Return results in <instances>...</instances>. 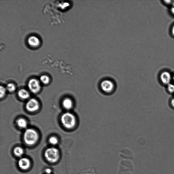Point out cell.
<instances>
[{
  "mask_svg": "<svg viewBox=\"0 0 174 174\" xmlns=\"http://www.w3.org/2000/svg\"><path fill=\"white\" fill-rule=\"evenodd\" d=\"M24 139L26 144L33 145L36 144L38 141L39 135L35 130L33 128H28L24 132Z\"/></svg>",
  "mask_w": 174,
  "mask_h": 174,
  "instance_id": "1",
  "label": "cell"
},
{
  "mask_svg": "<svg viewBox=\"0 0 174 174\" xmlns=\"http://www.w3.org/2000/svg\"><path fill=\"white\" fill-rule=\"evenodd\" d=\"M61 123L66 128H74L76 124V118L71 113H65L62 115L61 117Z\"/></svg>",
  "mask_w": 174,
  "mask_h": 174,
  "instance_id": "2",
  "label": "cell"
},
{
  "mask_svg": "<svg viewBox=\"0 0 174 174\" xmlns=\"http://www.w3.org/2000/svg\"><path fill=\"white\" fill-rule=\"evenodd\" d=\"M45 156L49 162L55 163L58 161L60 158V152L56 148H48L45 151Z\"/></svg>",
  "mask_w": 174,
  "mask_h": 174,
  "instance_id": "3",
  "label": "cell"
},
{
  "mask_svg": "<svg viewBox=\"0 0 174 174\" xmlns=\"http://www.w3.org/2000/svg\"><path fill=\"white\" fill-rule=\"evenodd\" d=\"M28 85L30 91L34 94L39 92L41 88L39 81L35 79H30Z\"/></svg>",
  "mask_w": 174,
  "mask_h": 174,
  "instance_id": "4",
  "label": "cell"
},
{
  "mask_svg": "<svg viewBox=\"0 0 174 174\" xmlns=\"http://www.w3.org/2000/svg\"><path fill=\"white\" fill-rule=\"evenodd\" d=\"M101 88L104 92L110 93L113 91L114 88V84L110 80H104L101 83Z\"/></svg>",
  "mask_w": 174,
  "mask_h": 174,
  "instance_id": "5",
  "label": "cell"
},
{
  "mask_svg": "<svg viewBox=\"0 0 174 174\" xmlns=\"http://www.w3.org/2000/svg\"><path fill=\"white\" fill-rule=\"evenodd\" d=\"M27 110L30 112H34L39 109V104L37 100L35 99H30L26 104Z\"/></svg>",
  "mask_w": 174,
  "mask_h": 174,
  "instance_id": "6",
  "label": "cell"
},
{
  "mask_svg": "<svg viewBox=\"0 0 174 174\" xmlns=\"http://www.w3.org/2000/svg\"><path fill=\"white\" fill-rule=\"evenodd\" d=\"M19 167L23 170H27L30 167L31 162L30 160L27 158L20 159L18 162Z\"/></svg>",
  "mask_w": 174,
  "mask_h": 174,
  "instance_id": "7",
  "label": "cell"
},
{
  "mask_svg": "<svg viewBox=\"0 0 174 174\" xmlns=\"http://www.w3.org/2000/svg\"><path fill=\"white\" fill-rule=\"evenodd\" d=\"M161 81L165 84H169L171 80L172 76L168 72H163L161 76Z\"/></svg>",
  "mask_w": 174,
  "mask_h": 174,
  "instance_id": "8",
  "label": "cell"
},
{
  "mask_svg": "<svg viewBox=\"0 0 174 174\" xmlns=\"http://www.w3.org/2000/svg\"><path fill=\"white\" fill-rule=\"evenodd\" d=\"M28 41L30 46L34 47L39 46L40 43L39 39L35 36L30 37Z\"/></svg>",
  "mask_w": 174,
  "mask_h": 174,
  "instance_id": "9",
  "label": "cell"
},
{
  "mask_svg": "<svg viewBox=\"0 0 174 174\" xmlns=\"http://www.w3.org/2000/svg\"><path fill=\"white\" fill-rule=\"evenodd\" d=\"M18 94L20 98L23 99H28L30 96L29 92L27 90L24 89L20 90L18 92Z\"/></svg>",
  "mask_w": 174,
  "mask_h": 174,
  "instance_id": "10",
  "label": "cell"
},
{
  "mask_svg": "<svg viewBox=\"0 0 174 174\" xmlns=\"http://www.w3.org/2000/svg\"><path fill=\"white\" fill-rule=\"evenodd\" d=\"M63 106L66 109L70 110L72 107L73 102L71 99L66 98L63 102Z\"/></svg>",
  "mask_w": 174,
  "mask_h": 174,
  "instance_id": "11",
  "label": "cell"
},
{
  "mask_svg": "<svg viewBox=\"0 0 174 174\" xmlns=\"http://www.w3.org/2000/svg\"><path fill=\"white\" fill-rule=\"evenodd\" d=\"M16 124L20 128H26L28 126L27 121L23 118H20L17 120Z\"/></svg>",
  "mask_w": 174,
  "mask_h": 174,
  "instance_id": "12",
  "label": "cell"
},
{
  "mask_svg": "<svg viewBox=\"0 0 174 174\" xmlns=\"http://www.w3.org/2000/svg\"><path fill=\"white\" fill-rule=\"evenodd\" d=\"M14 154L17 156L20 157L22 156L24 154V150L23 149L20 147H17L14 150Z\"/></svg>",
  "mask_w": 174,
  "mask_h": 174,
  "instance_id": "13",
  "label": "cell"
},
{
  "mask_svg": "<svg viewBox=\"0 0 174 174\" xmlns=\"http://www.w3.org/2000/svg\"><path fill=\"white\" fill-rule=\"evenodd\" d=\"M40 81L43 84L46 85L50 82V78L46 75H43L41 76Z\"/></svg>",
  "mask_w": 174,
  "mask_h": 174,
  "instance_id": "14",
  "label": "cell"
},
{
  "mask_svg": "<svg viewBox=\"0 0 174 174\" xmlns=\"http://www.w3.org/2000/svg\"><path fill=\"white\" fill-rule=\"evenodd\" d=\"M6 89L7 90H8L9 92H12L15 91L16 87L15 85L13 83H10L7 85Z\"/></svg>",
  "mask_w": 174,
  "mask_h": 174,
  "instance_id": "15",
  "label": "cell"
},
{
  "mask_svg": "<svg viewBox=\"0 0 174 174\" xmlns=\"http://www.w3.org/2000/svg\"><path fill=\"white\" fill-rule=\"evenodd\" d=\"M50 143L53 145H56L58 143V139L56 137H51L49 139Z\"/></svg>",
  "mask_w": 174,
  "mask_h": 174,
  "instance_id": "16",
  "label": "cell"
},
{
  "mask_svg": "<svg viewBox=\"0 0 174 174\" xmlns=\"http://www.w3.org/2000/svg\"><path fill=\"white\" fill-rule=\"evenodd\" d=\"M6 90V89L4 86H1L0 87V96H1V98L5 96Z\"/></svg>",
  "mask_w": 174,
  "mask_h": 174,
  "instance_id": "17",
  "label": "cell"
},
{
  "mask_svg": "<svg viewBox=\"0 0 174 174\" xmlns=\"http://www.w3.org/2000/svg\"><path fill=\"white\" fill-rule=\"evenodd\" d=\"M168 91L171 93L174 92V85L169 83L168 85Z\"/></svg>",
  "mask_w": 174,
  "mask_h": 174,
  "instance_id": "18",
  "label": "cell"
},
{
  "mask_svg": "<svg viewBox=\"0 0 174 174\" xmlns=\"http://www.w3.org/2000/svg\"><path fill=\"white\" fill-rule=\"evenodd\" d=\"M45 172H46L47 174H51L52 170L50 169L47 168L45 170Z\"/></svg>",
  "mask_w": 174,
  "mask_h": 174,
  "instance_id": "19",
  "label": "cell"
},
{
  "mask_svg": "<svg viewBox=\"0 0 174 174\" xmlns=\"http://www.w3.org/2000/svg\"><path fill=\"white\" fill-rule=\"evenodd\" d=\"M171 11L172 12L174 15V2L172 4V6L171 8Z\"/></svg>",
  "mask_w": 174,
  "mask_h": 174,
  "instance_id": "20",
  "label": "cell"
},
{
  "mask_svg": "<svg viewBox=\"0 0 174 174\" xmlns=\"http://www.w3.org/2000/svg\"><path fill=\"white\" fill-rule=\"evenodd\" d=\"M171 103L172 106L174 107V99L172 100Z\"/></svg>",
  "mask_w": 174,
  "mask_h": 174,
  "instance_id": "21",
  "label": "cell"
},
{
  "mask_svg": "<svg viewBox=\"0 0 174 174\" xmlns=\"http://www.w3.org/2000/svg\"><path fill=\"white\" fill-rule=\"evenodd\" d=\"M172 34L174 36V25L173 26L172 29Z\"/></svg>",
  "mask_w": 174,
  "mask_h": 174,
  "instance_id": "22",
  "label": "cell"
},
{
  "mask_svg": "<svg viewBox=\"0 0 174 174\" xmlns=\"http://www.w3.org/2000/svg\"><path fill=\"white\" fill-rule=\"evenodd\" d=\"M173 80L174 81V75L173 77Z\"/></svg>",
  "mask_w": 174,
  "mask_h": 174,
  "instance_id": "23",
  "label": "cell"
}]
</instances>
